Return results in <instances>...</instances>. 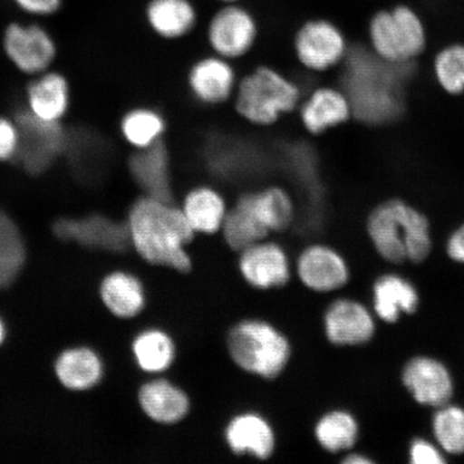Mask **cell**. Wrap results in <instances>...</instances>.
I'll list each match as a JSON object with an SVG mask.
<instances>
[{
    "mask_svg": "<svg viewBox=\"0 0 464 464\" xmlns=\"http://www.w3.org/2000/svg\"><path fill=\"white\" fill-rule=\"evenodd\" d=\"M419 61L392 63L377 56L369 44H348L339 69V86L351 103L353 120L384 126L401 118L406 91Z\"/></svg>",
    "mask_w": 464,
    "mask_h": 464,
    "instance_id": "obj_1",
    "label": "cell"
},
{
    "mask_svg": "<svg viewBox=\"0 0 464 464\" xmlns=\"http://www.w3.org/2000/svg\"><path fill=\"white\" fill-rule=\"evenodd\" d=\"M131 247L150 266L189 275L194 260L188 247L197 235L176 201L142 195L127 217Z\"/></svg>",
    "mask_w": 464,
    "mask_h": 464,
    "instance_id": "obj_2",
    "label": "cell"
},
{
    "mask_svg": "<svg viewBox=\"0 0 464 464\" xmlns=\"http://www.w3.org/2000/svg\"><path fill=\"white\" fill-rule=\"evenodd\" d=\"M364 229L379 256L392 265L421 264L433 249L427 214L401 198L377 203L364 218Z\"/></svg>",
    "mask_w": 464,
    "mask_h": 464,
    "instance_id": "obj_3",
    "label": "cell"
},
{
    "mask_svg": "<svg viewBox=\"0 0 464 464\" xmlns=\"http://www.w3.org/2000/svg\"><path fill=\"white\" fill-rule=\"evenodd\" d=\"M225 348L236 368L264 381L278 379L293 357L288 336L275 324L258 317L232 324L226 333Z\"/></svg>",
    "mask_w": 464,
    "mask_h": 464,
    "instance_id": "obj_4",
    "label": "cell"
},
{
    "mask_svg": "<svg viewBox=\"0 0 464 464\" xmlns=\"http://www.w3.org/2000/svg\"><path fill=\"white\" fill-rule=\"evenodd\" d=\"M303 87L276 68L259 65L237 81L232 103L239 118L256 127H270L297 111Z\"/></svg>",
    "mask_w": 464,
    "mask_h": 464,
    "instance_id": "obj_5",
    "label": "cell"
},
{
    "mask_svg": "<svg viewBox=\"0 0 464 464\" xmlns=\"http://www.w3.org/2000/svg\"><path fill=\"white\" fill-rule=\"evenodd\" d=\"M368 38L374 53L392 63L419 60L429 44L425 22L416 10L406 5L380 10L371 16Z\"/></svg>",
    "mask_w": 464,
    "mask_h": 464,
    "instance_id": "obj_6",
    "label": "cell"
},
{
    "mask_svg": "<svg viewBox=\"0 0 464 464\" xmlns=\"http://www.w3.org/2000/svg\"><path fill=\"white\" fill-rule=\"evenodd\" d=\"M14 121L19 131L14 159L26 172L43 174L66 153L69 133L61 121L39 119L28 109L20 110Z\"/></svg>",
    "mask_w": 464,
    "mask_h": 464,
    "instance_id": "obj_7",
    "label": "cell"
},
{
    "mask_svg": "<svg viewBox=\"0 0 464 464\" xmlns=\"http://www.w3.org/2000/svg\"><path fill=\"white\" fill-rule=\"evenodd\" d=\"M345 34L326 19L310 20L301 25L294 38V52L301 67L313 73L335 71L347 53Z\"/></svg>",
    "mask_w": 464,
    "mask_h": 464,
    "instance_id": "obj_8",
    "label": "cell"
},
{
    "mask_svg": "<svg viewBox=\"0 0 464 464\" xmlns=\"http://www.w3.org/2000/svg\"><path fill=\"white\" fill-rule=\"evenodd\" d=\"M237 269L243 282L259 292L286 287L294 275L286 249L269 237L237 253Z\"/></svg>",
    "mask_w": 464,
    "mask_h": 464,
    "instance_id": "obj_9",
    "label": "cell"
},
{
    "mask_svg": "<svg viewBox=\"0 0 464 464\" xmlns=\"http://www.w3.org/2000/svg\"><path fill=\"white\" fill-rule=\"evenodd\" d=\"M294 274L300 284L316 294H330L345 287L351 271L338 249L314 242L301 249L295 261Z\"/></svg>",
    "mask_w": 464,
    "mask_h": 464,
    "instance_id": "obj_10",
    "label": "cell"
},
{
    "mask_svg": "<svg viewBox=\"0 0 464 464\" xmlns=\"http://www.w3.org/2000/svg\"><path fill=\"white\" fill-rule=\"evenodd\" d=\"M258 36L256 20L237 3L227 4L208 23V45L220 57L230 62L240 60L251 52Z\"/></svg>",
    "mask_w": 464,
    "mask_h": 464,
    "instance_id": "obj_11",
    "label": "cell"
},
{
    "mask_svg": "<svg viewBox=\"0 0 464 464\" xmlns=\"http://www.w3.org/2000/svg\"><path fill=\"white\" fill-rule=\"evenodd\" d=\"M223 439L232 455L268 461L275 456L277 437L271 421L257 411L246 410L225 423Z\"/></svg>",
    "mask_w": 464,
    "mask_h": 464,
    "instance_id": "obj_12",
    "label": "cell"
},
{
    "mask_svg": "<svg viewBox=\"0 0 464 464\" xmlns=\"http://www.w3.org/2000/svg\"><path fill=\"white\" fill-rule=\"evenodd\" d=\"M323 328L330 344L353 347L374 338L376 324L367 306L351 298H339L324 313Z\"/></svg>",
    "mask_w": 464,
    "mask_h": 464,
    "instance_id": "obj_13",
    "label": "cell"
},
{
    "mask_svg": "<svg viewBox=\"0 0 464 464\" xmlns=\"http://www.w3.org/2000/svg\"><path fill=\"white\" fill-rule=\"evenodd\" d=\"M54 235L62 240L113 253L131 247L127 223L116 222L102 214L83 218H60L53 225Z\"/></svg>",
    "mask_w": 464,
    "mask_h": 464,
    "instance_id": "obj_14",
    "label": "cell"
},
{
    "mask_svg": "<svg viewBox=\"0 0 464 464\" xmlns=\"http://www.w3.org/2000/svg\"><path fill=\"white\" fill-rule=\"evenodd\" d=\"M4 50L17 69L27 74H42L54 61L56 46L44 28L13 23L4 34Z\"/></svg>",
    "mask_w": 464,
    "mask_h": 464,
    "instance_id": "obj_15",
    "label": "cell"
},
{
    "mask_svg": "<svg viewBox=\"0 0 464 464\" xmlns=\"http://www.w3.org/2000/svg\"><path fill=\"white\" fill-rule=\"evenodd\" d=\"M237 81L232 62L217 54L201 57L191 63L187 77L189 94L207 107L231 102Z\"/></svg>",
    "mask_w": 464,
    "mask_h": 464,
    "instance_id": "obj_16",
    "label": "cell"
},
{
    "mask_svg": "<svg viewBox=\"0 0 464 464\" xmlns=\"http://www.w3.org/2000/svg\"><path fill=\"white\" fill-rule=\"evenodd\" d=\"M401 380L417 403L431 408L449 404L455 392L454 380L446 365L430 356H416L404 364Z\"/></svg>",
    "mask_w": 464,
    "mask_h": 464,
    "instance_id": "obj_17",
    "label": "cell"
},
{
    "mask_svg": "<svg viewBox=\"0 0 464 464\" xmlns=\"http://www.w3.org/2000/svg\"><path fill=\"white\" fill-rule=\"evenodd\" d=\"M300 123L311 136L319 137L353 119L351 103L339 86L318 85L301 101Z\"/></svg>",
    "mask_w": 464,
    "mask_h": 464,
    "instance_id": "obj_18",
    "label": "cell"
},
{
    "mask_svg": "<svg viewBox=\"0 0 464 464\" xmlns=\"http://www.w3.org/2000/svg\"><path fill=\"white\" fill-rule=\"evenodd\" d=\"M138 401L150 420L164 427L183 422L193 406L189 393L165 374L145 382L138 392Z\"/></svg>",
    "mask_w": 464,
    "mask_h": 464,
    "instance_id": "obj_19",
    "label": "cell"
},
{
    "mask_svg": "<svg viewBox=\"0 0 464 464\" xmlns=\"http://www.w3.org/2000/svg\"><path fill=\"white\" fill-rule=\"evenodd\" d=\"M129 169L142 195L174 201L172 160L165 139L135 150L129 160Z\"/></svg>",
    "mask_w": 464,
    "mask_h": 464,
    "instance_id": "obj_20",
    "label": "cell"
},
{
    "mask_svg": "<svg viewBox=\"0 0 464 464\" xmlns=\"http://www.w3.org/2000/svg\"><path fill=\"white\" fill-rule=\"evenodd\" d=\"M179 206L195 234L206 237L220 234L229 208L222 191L208 184L189 188Z\"/></svg>",
    "mask_w": 464,
    "mask_h": 464,
    "instance_id": "obj_21",
    "label": "cell"
},
{
    "mask_svg": "<svg viewBox=\"0 0 464 464\" xmlns=\"http://www.w3.org/2000/svg\"><path fill=\"white\" fill-rule=\"evenodd\" d=\"M372 297L375 315L385 324H396L402 314H414L420 303L413 284L396 274L377 278Z\"/></svg>",
    "mask_w": 464,
    "mask_h": 464,
    "instance_id": "obj_22",
    "label": "cell"
},
{
    "mask_svg": "<svg viewBox=\"0 0 464 464\" xmlns=\"http://www.w3.org/2000/svg\"><path fill=\"white\" fill-rule=\"evenodd\" d=\"M255 214L266 230L282 234L293 227L297 218V205L294 196L282 185L269 184L247 190Z\"/></svg>",
    "mask_w": 464,
    "mask_h": 464,
    "instance_id": "obj_23",
    "label": "cell"
},
{
    "mask_svg": "<svg viewBox=\"0 0 464 464\" xmlns=\"http://www.w3.org/2000/svg\"><path fill=\"white\" fill-rule=\"evenodd\" d=\"M220 235L225 246L236 254L270 237V232L260 223L253 210L247 190L237 196L229 206Z\"/></svg>",
    "mask_w": 464,
    "mask_h": 464,
    "instance_id": "obj_24",
    "label": "cell"
},
{
    "mask_svg": "<svg viewBox=\"0 0 464 464\" xmlns=\"http://www.w3.org/2000/svg\"><path fill=\"white\" fill-rule=\"evenodd\" d=\"M131 350L139 369L152 376L166 374L178 358L177 342L165 328L143 330L132 341Z\"/></svg>",
    "mask_w": 464,
    "mask_h": 464,
    "instance_id": "obj_25",
    "label": "cell"
},
{
    "mask_svg": "<svg viewBox=\"0 0 464 464\" xmlns=\"http://www.w3.org/2000/svg\"><path fill=\"white\" fill-rule=\"evenodd\" d=\"M147 20L152 31L162 39H181L193 31L197 13L189 0H150Z\"/></svg>",
    "mask_w": 464,
    "mask_h": 464,
    "instance_id": "obj_26",
    "label": "cell"
},
{
    "mask_svg": "<svg viewBox=\"0 0 464 464\" xmlns=\"http://www.w3.org/2000/svg\"><path fill=\"white\" fill-rule=\"evenodd\" d=\"M28 110L37 118L61 121L69 107V86L56 72H44L27 89Z\"/></svg>",
    "mask_w": 464,
    "mask_h": 464,
    "instance_id": "obj_27",
    "label": "cell"
},
{
    "mask_svg": "<svg viewBox=\"0 0 464 464\" xmlns=\"http://www.w3.org/2000/svg\"><path fill=\"white\" fill-rule=\"evenodd\" d=\"M101 294L103 304L119 318L136 317L147 305L142 282L126 272H114L104 278Z\"/></svg>",
    "mask_w": 464,
    "mask_h": 464,
    "instance_id": "obj_28",
    "label": "cell"
},
{
    "mask_svg": "<svg viewBox=\"0 0 464 464\" xmlns=\"http://www.w3.org/2000/svg\"><path fill=\"white\" fill-rule=\"evenodd\" d=\"M358 420L351 411L334 409L318 417L313 435L319 448L329 454H340L353 449L359 440Z\"/></svg>",
    "mask_w": 464,
    "mask_h": 464,
    "instance_id": "obj_29",
    "label": "cell"
},
{
    "mask_svg": "<svg viewBox=\"0 0 464 464\" xmlns=\"http://www.w3.org/2000/svg\"><path fill=\"white\" fill-rule=\"evenodd\" d=\"M56 374L63 386L86 391L101 381L102 365L95 353L87 348L67 351L58 358Z\"/></svg>",
    "mask_w": 464,
    "mask_h": 464,
    "instance_id": "obj_30",
    "label": "cell"
},
{
    "mask_svg": "<svg viewBox=\"0 0 464 464\" xmlns=\"http://www.w3.org/2000/svg\"><path fill=\"white\" fill-rule=\"evenodd\" d=\"M121 131L133 149H144L165 138L167 121L158 110L139 107L130 110L123 116Z\"/></svg>",
    "mask_w": 464,
    "mask_h": 464,
    "instance_id": "obj_31",
    "label": "cell"
},
{
    "mask_svg": "<svg viewBox=\"0 0 464 464\" xmlns=\"http://www.w3.org/2000/svg\"><path fill=\"white\" fill-rule=\"evenodd\" d=\"M25 258L24 240L19 228L8 214L0 211V288L15 280Z\"/></svg>",
    "mask_w": 464,
    "mask_h": 464,
    "instance_id": "obj_32",
    "label": "cell"
},
{
    "mask_svg": "<svg viewBox=\"0 0 464 464\" xmlns=\"http://www.w3.org/2000/svg\"><path fill=\"white\" fill-rule=\"evenodd\" d=\"M435 81L445 92L452 96L464 92V44H445L432 57Z\"/></svg>",
    "mask_w": 464,
    "mask_h": 464,
    "instance_id": "obj_33",
    "label": "cell"
},
{
    "mask_svg": "<svg viewBox=\"0 0 464 464\" xmlns=\"http://www.w3.org/2000/svg\"><path fill=\"white\" fill-rule=\"evenodd\" d=\"M431 426L433 437L445 454H464V409L450 403L440 406L432 417Z\"/></svg>",
    "mask_w": 464,
    "mask_h": 464,
    "instance_id": "obj_34",
    "label": "cell"
},
{
    "mask_svg": "<svg viewBox=\"0 0 464 464\" xmlns=\"http://www.w3.org/2000/svg\"><path fill=\"white\" fill-rule=\"evenodd\" d=\"M409 460L411 464H443L446 462L444 451L425 439H416L411 443Z\"/></svg>",
    "mask_w": 464,
    "mask_h": 464,
    "instance_id": "obj_35",
    "label": "cell"
},
{
    "mask_svg": "<svg viewBox=\"0 0 464 464\" xmlns=\"http://www.w3.org/2000/svg\"><path fill=\"white\" fill-rule=\"evenodd\" d=\"M17 144H19V131H17L15 121L0 118V161L14 159Z\"/></svg>",
    "mask_w": 464,
    "mask_h": 464,
    "instance_id": "obj_36",
    "label": "cell"
},
{
    "mask_svg": "<svg viewBox=\"0 0 464 464\" xmlns=\"http://www.w3.org/2000/svg\"><path fill=\"white\" fill-rule=\"evenodd\" d=\"M63 0H14L17 7L34 15H51L60 10Z\"/></svg>",
    "mask_w": 464,
    "mask_h": 464,
    "instance_id": "obj_37",
    "label": "cell"
},
{
    "mask_svg": "<svg viewBox=\"0 0 464 464\" xmlns=\"http://www.w3.org/2000/svg\"><path fill=\"white\" fill-rule=\"evenodd\" d=\"M446 254L457 264L464 265V222L457 225L446 240Z\"/></svg>",
    "mask_w": 464,
    "mask_h": 464,
    "instance_id": "obj_38",
    "label": "cell"
},
{
    "mask_svg": "<svg viewBox=\"0 0 464 464\" xmlns=\"http://www.w3.org/2000/svg\"><path fill=\"white\" fill-rule=\"evenodd\" d=\"M343 464H373L374 460L362 452H347L341 460Z\"/></svg>",
    "mask_w": 464,
    "mask_h": 464,
    "instance_id": "obj_39",
    "label": "cell"
},
{
    "mask_svg": "<svg viewBox=\"0 0 464 464\" xmlns=\"http://www.w3.org/2000/svg\"><path fill=\"white\" fill-rule=\"evenodd\" d=\"M4 336H5L4 324L2 322H0V343H2V342L4 340Z\"/></svg>",
    "mask_w": 464,
    "mask_h": 464,
    "instance_id": "obj_40",
    "label": "cell"
},
{
    "mask_svg": "<svg viewBox=\"0 0 464 464\" xmlns=\"http://www.w3.org/2000/svg\"><path fill=\"white\" fill-rule=\"evenodd\" d=\"M226 4H234L239 2V0H222Z\"/></svg>",
    "mask_w": 464,
    "mask_h": 464,
    "instance_id": "obj_41",
    "label": "cell"
}]
</instances>
